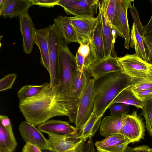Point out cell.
<instances>
[{"instance_id": "d590c367", "label": "cell", "mask_w": 152, "mask_h": 152, "mask_svg": "<svg viewBox=\"0 0 152 152\" xmlns=\"http://www.w3.org/2000/svg\"><path fill=\"white\" fill-rule=\"evenodd\" d=\"M130 88L132 91H134L146 89H152V81L137 80Z\"/></svg>"}, {"instance_id": "4fadbf2b", "label": "cell", "mask_w": 152, "mask_h": 152, "mask_svg": "<svg viewBox=\"0 0 152 152\" xmlns=\"http://www.w3.org/2000/svg\"><path fill=\"white\" fill-rule=\"evenodd\" d=\"M88 69L90 76L95 80L110 73L123 71L118 57L111 56L96 60Z\"/></svg>"}, {"instance_id": "f6af8a7d", "label": "cell", "mask_w": 152, "mask_h": 152, "mask_svg": "<svg viewBox=\"0 0 152 152\" xmlns=\"http://www.w3.org/2000/svg\"><path fill=\"white\" fill-rule=\"evenodd\" d=\"M124 152H134L133 148L128 146L127 147Z\"/></svg>"}, {"instance_id": "ba28073f", "label": "cell", "mask_w": 152, "mask_h": 152, "mask_svg": "<svg viewBox=\"0 0 152 152\" xmlns=\"http://www.w3.org/2000/svg\"><path fill=\"white\" fill-rule=\"evenodd\" d=\"M108 0H99L98 4L105 57H117L114 44L117 37V32L109 21L107 13Z\"/></svg>"}, {"instance_id": "7c38bea8", "label": "cell", "mask_w": 152, "mask_h": 152, "mask_svg": "<svg viewBox=\"0 0 152 152\" xmlns=\"http://www.w3.org/2000/svg\"><path fill=\"white\" fill-rule=\"evenodd\" d=\"M18 129L20 134L26 143L35 145L40 150L51 149L48 140L33 124L23 121L20 124Z\"/></svg>"}, {"instance_id": "ffe728a7", "label": "cell", "mask_w": 152, "mask_h": 152, "mask_svg": "<svg viewBox=\"0 0 152 152\" xmlns=\"http://www.w3.org/2000/svg\"><path fill=\"white\" fill-rule=\"evenodd\" d=\"M49 26L36 30L35 44L38 47L40 53V63L47 69L50 70V59L48 41Z\"/></svg>"}, {"instance_id": "5b68a950", "label": "cell", "mask_w": 152, "mask_h": 152, "mask_svg": "<svg viewBox=\"0 0 152 152\" xmlns=\"http://www.w3.org/2000/svg\"><path fill=\"white\" fill-rule=\"evenodd\" d=\"M118 59L124 72L135 80L152 81V65L135 54H127Z\"/></svg>"}, {"instance_id": "4dcf8cb0", "label": "cell", "mask_w": 152, "mask_h": 152, "mask_svg": "<svg viewBox=\"0 0 152 152\" xmlns=\"http://www.w3.org/2000/svg\"><path fill=\"white\" fill-rule=\"evenodd\" d=\"M66 152H99L96 151L92 138L86 141L82 140L76 146Z\"/></svg>"}, {"instance_id": "8fae6325", "label": "cell", "mask_w": 152, "mask_h": 152, "mask_svg": "<svg viewBox=\"0 0 152 152\" xmlns=\"http://www.w3.org/2000/svg\"><path fill=\"white\" fill-rule=\"evenodd\" d=\"M145 132L143 119L134 110L131 114H127L120 134L129 140L130 143H134L144 138Z\"/></svg>"}, {"instance_id": "4316f807", "label": "cell", "mask_w": 152, "mask_h": 152, "mask_svg": "<svg viewBox=\"0 0 152 152\" xmlns=\"http://www.w3.org/2000/svg\"><path fill=\"white\" fill-rule=\"evenodd\" d=\"M130 141L126 138L114 141L103 146L97 148L99 152H124Z\"/></svg>"}, {"instance_id": "30bf717a", "label": "cell", "mask_w": 152, "mask_h": 152, "mask_svg": "<svg viewBox=\"0 0 152 152\" xmlns=\"http://www.w3.org/2000/svg\"><path fill=\"white\" fill-rule=\"evenodd\" d=\"M99 2V0H59L58 5L62 7L67 15L94 17Z\"/></svg>"}, {"instance_id": "5bb4252c", "label": "cell", "mask_w": 152, "mask_h": 152, "mask_svg": "<svg viewBox=\"0 0 152 152\" xmlns=\"http://www.w3.org/2000/svg\"><path fill=\"white\" fill-rule=\"evenodd\" d=\"M8 117L0 115V152H13L17 145Z\"/></svg>"}, {"instance_id": "bcb514c9", "label": "cell", "mask_w": 152, "mask_h": 152, "mask_svg": "<svg viewBox=\"0 0 152 152\" xmlns=\"http://www.w3.org/2000/svg\"><path fill=\"white\" fill-rule=\"evenodd\" d=\"M41 152H56L52 149H42L41 150Z\"/></svg>"}, {"instance_id": "7402d4cb", "label": "cell", "mask_w": 152, "mask_h": 152, "mask_svg": "<svg viewBox=\"0 0 152 152\" xmlns=\"http://www.w3.org/2000/svg\"><path fill=\"white\" fill-rule=\"evenodd\" d=\"M54 23L61 34L67 45L72 42L79 44L76 33L70 23L69 17L62 15L54 19Z\"/></svg>"}, {"instance_id": "52a82bcc", "label": "cell", "mask_w": 152, "mask_h": 152, "mask_svg": "<svg viewBox=\"0 0 152 152\" xmlns=\"http://www.w3.org/2000/svg\"><path fill=\"white\" fill-rule=\"evenodd\" d=\"M134 0H116V10L112 23L118 35L124 39V46L129 48L130 32L127 18V10Z\"/></svg>"}, {"instance_id": "b9f144b4", "label": "cell", "mask_w": 152, "mask_h": 152, "mask_svg": "<svg viewBox=\"0 0 152 152\" xmlns=\"http://www.w3.org/2000/svg\"><path fill=\"white\" fill-rule=\"evenodd\" d=\"M133 149L134 152H152V148L146 145L135 147Z\"/></svg>"}, {"instance_id": "9c48e42d", "label": "cell", "mask_w": 152, "mask_h": 152, "mask_svg": "<svg viewBox=\"0 0 152 152\" xmlns=\"http://www.w3.org/2000/svg\"><path fill=\"white\" fill-rule=\"evenodd\" d=\"M69 18L70 24L76 33L80 43L87 44L90 42L97 22V17L85 15L69 17Z\"/></svg>"}, {"instance_id": "60d3db41", "label": "cell", "mask_w": 152, "mask_h": 152, "mask_svg": "<svg viewBox=\"0 0 152 152\" xmlns=\"http://www.w3.org/2000/svg\"><path fill=\"white\" fill-rule=\"evenodd\" d=\"M152 4V0L149 1ZM152 31V14L148 22L145 26H143V37Z\"/></svg>"}, {"instance_id": "836d02e7", "label": "cell", "mask_w": 152, "mask_h": 152, "mask_svg": "<svg viewBox=\"0 0 152 152\" xmlns=\"http://www.w3.org/2000/svg\"><path fill=\"white\" fill-rule=\"evenodd\" d=\"M126 138L120 134H116L106 137L104 139L96 142L95 145L97 148L102 147L115 141L123 140Z\"/></svg>"}, {"instance_id": "d6a6232c", "label": "cell", "mask_w": 152, "mask_h": 152, "mask_svg": "<svg viewBox=\"0 0 152 152\" xmlns=\"http://www.w3.org/2000/svg\"><path fill=\"white\" fill-rule=\"evenodd\" d=\"M108 108L110 110V115L122 113L127 114L129 112V105L125 104H112Z\"/></svg>"}, {"instance_id": "484cf974", "label": "cell", "mask_w": 152, "mask_h": 152, "mask_svg": "<svg viewBox=\"0 0 152 152\" xmlns=\"http://www.w3.org/2000/svg\"><path fill=\"white\" fill-rule=\"evenodd\" d=\"M117 103L132 105L137 109H142L144 105V102L137 98L130 87L122 91L115 99L111 104Z\"/></svg>"}, {"instance_id": "f35d334b", "label": "cell", "mask_w": 152, "mask_h": 152, "mask_svg": "<svg viewBox=\"0 0 152 152\" xmlns=\"http://www.w3.org/2000/svg\"><path fill=\"white\" fill-rule=\"evenodd\" d=\"M132 91L137 98L143 102L152 96V89Z\"/></svg>"}, {"instance_id": "8992f818", "label": "cell", "mask_w": 152, "mask_h": 152, "mask_svg": "<svg viewBox=\"0 0 152 152\" xmlns=\"http://www.w3.org/2000/svg\"><path fill=\"white\" fill-rule=\"evenodd\" d=\"M94 83L93 79L89 80L79 99L74 122L77 131L83 127L93 112L96 96Z\"/></svg>"}, {"instance_id": "44dd1931", "label": "cell", "mask_w": 152, "mask_h": 152, "mask_svg": "<svg viewBox=\"0 0 152 152\" xmlns=\"http://www.w3.org/2000/svg\"><path fill=\"white\" fill-rule=\"evenodd\" d=\"M97 17V22L93 33L92 39L90 43L92 53L96 60L106 58L100 16L99 12Z\"/></svg>"}, {"instance_id": "e575fe53", "label": "cell", "mask_w": 152, "mask_h": 152, "mask_svg": "<svg viewBox=\"0 0 152 152\" xmlns=\"http://www.w3.org/2000/svg\"><path fill=\"white\" fill-rule=\"evenodd\" d=\"M129 9L134 21V23L136 25L140 35L143 38L144 37L143 32V26L140 20L138 12L135 7L134 5H132V4Z\"/></svg>"}, {"instance_id": "d6986e66", "label": "cell", "mask_w": 152, "mask_h": 152, "mask_svg": "<svg viewBox=\"0 0 152 152\" xmlns=\"http://www.w3.org/2000/svg\"><path fill=\"white\" fill-rule=\"evenodd\" d=\"M37 128L41 132L48 134L58 135L73 134L77 132V130L66 121L51 119L38 126Z\"/></svg>"}, {"instance_id": "ac0fdd59", "label": "cell", "mask_w": 152, "mask_h": 152, "mask_svg": "<svg viewBox=\"0 0 152 152\" xmlns=\"http://www.w3.org/2000/svg\"><path fill=\"white\" fill-rule=\"evenodd\" d=\"M127 114L122 113L105 117L101 121L100 133L104 137L120 134Z\"/></svg>"}, {"instance_id": "d4e9b609", "label": "cell", "mask_w": 152, "mask_h": 152, "mask_svg": "<svg viewBox=\"0 0 152 152\" xmlns=\"http://www.w3.org/2000/svg\"><path fill=\"white\" fill-rule=\"evenodd\" d=\"M129 46L134 48L135 55L146 61L148 55L142 37L140 34L135 24L133 23L130 34Z\"/></svg>"}, {"instance_id": "603a6c76", "label": "cell", "mask_w": 152, "mask_h": 152, "mask_svg": "<svg viewBox=\"0 0 152 152\" xmlns=\"http://www.w3.org/2000/svg\"><path fill=\"white\" fill-rule=\"evenodd\" d=\"M104 115L99 116L92 113L83 127L77 131L76 138L86 141L92 138L98 131Z\"/></svg>"}, {"instance_id": "ee69618b", "label": "cell", "mask_w": 152, "mask_h": 152, "mask_svg": "<svg viewBox=\"0 0 152 152\" xmlns=\"http://www.w3.org/2000/svg\"><path fill=\"white\" fill-rule=\"evenodd\" d=\"M142 38L144 39L152 51V31L144 36Z\"/></svg>"}, {"instance_id": "7a4b0ae2", "label": "cell", "mask_w": 152, "mask_h": 152, "mask_svg": "<svg viewBox=\"0 0 152 152\" xmlns=\"http://www.w3.org/2000/svg\"><path fill=\"white\" fill-rule=\"evenodd\" d=\"M136 81L123 71L110 73L95 80L96 96L93 113L99 116L104 114L116 96Z\"/></svg>"}, {"instance_id": "1f68e13d", "label": "cell", "mask_w": 152, "mask_h": 152, "mask_svg": "<svg viewBox=\"0 0 152 152\" xmlns=\"http://www.w3.org/2000/svg\"><path fill=\"white\" fill-rule=\"evenodd\" d=\"M17 75L15 73L8 74L0 80V91H6L12 88L16 80Z\"/></svg>"}, {"instance_id": "f546056e", "label": "cell", "mask_w": 152, "mask_h": 152, "mask_svg": "<svg viewBox=\"0 0 152 152\" xmlns=\"http://www.w3.org/2000/svg\"><path fill=\"white\" fill-rule=\"evenodd\" d=\"M144 102L141 115L145 118L146 129L152 138V96Z\"/></svg>"}, {"instance_id": "277c9868", "label": "cell", "mask_w": 152, "mask_h": 152, "mask_svg": "<svg viewBox=\"0 0 152 152\" xmlns=\"http://www.w3.org/2000/svg\"><path fill=\"white\" fill-rule=\"evenodd\" d=\"M48 44L50 59V84H57L60 79V50L64 42L62 35L54 23L49 26Z\"/></svg>"}, {"instance_id": "6da1fadb", "label": "cell", "mask_w": 152, "mask_h": 152, "mask_svg": "<svg viewBox=\"0 0 152 152\" xmlns=\"http://www.w3.org/2000/svg\"><path fill=\"white\" fill-rule=\"evenodd\" d=\"M40 92L31 97L19 100V108L26 121L35 126L56 116H67L74 122L76 112L69 100L59 91L57 84L44 83Z\"/></svg>"}, {"instance_id": "3957f363", "label": "cell", "mask_w": 152, "mask_h": 152, "mask_svg": "<svg viewBox=\"0 0 152 152\" xmlns=\"http://www.w3.org/2000/svg\"><path fill=\"white\" fill-rule=\"evenodd\" d=\"M74 56L64 41L61 46L60 58V79L58 89L73 103L77 104L79 99L72 91L73 74L77 69Z\"/></svg>"}, {"instance_id": "7bdbcfd3", "label": "cell", "mask_w": 152, "mask_h": 152, "mask_svg": "<svg viewBox=\"0 0 152 152\" xmlns=\"http://www.w3.org/2000/svg\"><path fill=\"white\" fill-rule=\"evenodd\" d=\"M142 39L146 48L148 55V59L146 62L152 65V51L150 48L145 40Z\"/></svg>"}, {"instance_id": "cb8c5ba5", "label": "cell", "mask_w": 152, "mask_h": 152, "mask_svg": "<svg viewBox=\"0 0 152 152\" xmlns=\"http://www.w3.org/2000/svg\"><path fill=\"white\" fill-rule=\"evenodd\" d=\"M90 77L88 69H83V71H81L77 69L74 71L72 79V91L78 99L91 79Z\"/></svg>"}, {"instance_id": "8d00e7d4", "label": "cell", "mask_w": 152, "mask_h": 152, "mask_svg": "<svg viewBox=\"0 0 152 152\" xmlns=\"http://www.w3.org/2000/svg\"><path fill=\"white\" fill-rule=\"evenodd\" d=\"M116 10V0H108L107 7V15L110 23L112 26Z\"/></svg>"}, {"instance_id": "2e32d148", "label": "cell", "mask_w": 152, "mask_h": 152, "mask_svg": "<svg viewBox=\"0 0 152 152\" xmlns=\"http://www.w3.org/2000/svg\"><path fill=\"white\" fill-rule=\"evenodd\" d=\"M32 5L30 0H1L0 15L4 18L19 17Z\"/></svg>"}, {"instance_id": "f1b7e54d", "label": "cell", "mask_w": 152, "mask_h": 152, "mask_svg": "<svg viewBox=\"0 0 152 152\" xmlns=\"http://www.w3.org/2000/svg\"><path fill=\"white\" fill-rule=\"evenodd\" d=\"M90 42L87 44L80 43L77 52L85 58L83 69H88L89 67L96 60L92 53L90 45Z\"/></svg>"}, {"instance_id": "9a60e30c", "label": "cell", "mask_w": 152, "mask_h": 152, "mask_svg": "<svg viewBox=\"0 0 152 152\" xmlns=\"http://www.w3.org/2000/svg\"><path fill=\"white\" fill-rule=\"evenodd\" d=\"M19 18L23 50L26 53L28 54L31 52L35 43L36 29L28 12L20 16Z\"/></svg>"}, {"instance_id": "74e56055", "label": "cell", "mask_w": 152, "mask_h": 152, "mask_svg": "<svg viewBox=\"0 0 152 152\" xmlns=\"http://www.w3.org/2000/svg\"><path fill=\"white\" fill-rule=\"evenodd\" d=\"M59 0H30L33 5H37L41 7H53L58 5Z\"/></svg>"}, {"instance_id": "e0dca14e", "label": "cell", "mask_w": 152, "mask_h": 152, "mask_svg": "<svg viewBox=\"0 0 152 152\" xmlns=\"http://www.w3.org/2000/svg\"><path fill=\"white\" fill-rule=\"evenodd\" d=\"M76 133L64 135L48 134L51 149L56 152H66L74 148L82 140L76 138Z\"/></svg>"}, {"instance_id": "83f0119b", "label": "cell", "mask_w": 152, "mask_h": 152, "mask_svg": "<svg viewBox=\"0 0 152 152\" xmlns=\"http://www.w3.org/2000/svg\"><path fill=\"white\" fill-rule=\"evenodd\" d=\"M44 86V83L39 85H27L23 86L17 93V95L19 100L36 96L42 90Z\"/></svg>"}, {"instance_id": "ab89813d", "label": "cell", "mask_w": 152, "mask_h": 152, "mask_svg": "<svg viewBox=\"0 0 152 152\" xmlns=\"http://www.w3.org/2000/svg\"><path fill=\"white\" fill-rule=\"evenodd\" d=\"M22 152H41L37 147L29 143H26L24 146Z\"/></svg>"}]
</instances>
